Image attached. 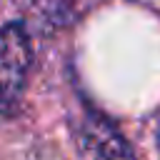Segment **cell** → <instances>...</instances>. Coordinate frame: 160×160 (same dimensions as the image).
Segmentation results:
<instances>
[{
	"label": "cell",
	"mask_w": 160,
	"mask_h": 160,
	"mask_svg": "<svg viewBox=\"0 0 160 160\" xmlns=\"http://www.w3.org/2000/svg\"><path fill=\"white\" fill-rule=\"evenodd\" d=\"M78 160H138L122 132L100 112L85 110L72 128Z\"/></svg>",
	"instance_id": "cell-2"
},
{
	"label": "cell",
	"mask_w": 160,
	"mask_h": 160,
	"mask_svg": "<svg viewBox=\"0 0 160 160\" xmlns=\"http://www.w3.org/2000/svg\"><path fill=\"white\" fill-rule=\"evenodd\" d=\"M32 68V40L22 22L0 28V115H18Z\"/></svg>",
	"instance_id": "cell-1"
},
{
	"label": "cell",
	"mask_w": 160,
	"mask_h": 160,
	"mask_svg": "<svg viewBox=\"0 0 160 160\" xmlns=\"http://www.w3.org/2000/svg\"><path fill=\"white\" fill-rule=\"evenodd\" d=\"M30 8L38 22L45 28H62L75 15L72 0H30Z\"/></svg>",
	"instance_id": "cell-3"
}]
</instances>
